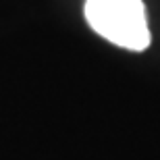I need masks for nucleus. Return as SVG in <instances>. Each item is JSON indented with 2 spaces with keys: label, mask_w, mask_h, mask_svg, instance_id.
Wrapping results in <instances>:
<instances>
[{
  "label": "nucleus",
  "mask_w": 160,
  "mask_h": 160,
  "mask_svg": "<svg viewBox=\"0 0 160 160\" xmlns=\"http://www.w3.org/2000/svg\"><path fill=\"white\" fill-rule=\"evenodd\" d=\"M85 19L98 36L133 52L152 42L142 0H85Z\"/></svg>",
  "instance_id": "f257e3e1"
}]
</instances>
